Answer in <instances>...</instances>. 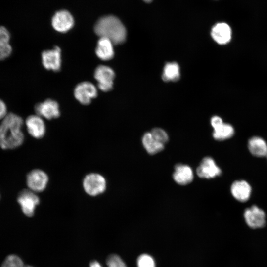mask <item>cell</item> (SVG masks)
I'll return each mask as SVG.
<instances>
[{"label":"cell","mask_w":267,"mask_h":267,"mask_svg":"<svg viewBox=\"0 0 267 267\" xmlns=\"http://www.w3.org/2000/svg\"><path fill=\"white\" fill-rule=\"evenodd\" d=\"M23 120L20 116L9 112L0 123V147L13 149L20 146L24 141L22 131Z\"/></svg>","instance_id":"6da1fadb"},{"label":"cell","mask_w":267,"mask_h":267,"mask_svg":"<svg viewBox=\"0 0 267 267\" xmlns=\"http://www.w3.org/2000/svg\"><path fill=\"white\" fill-rule=\"evenodd\" d=\"M94 31L100 37H105L115 44L123 43L126 38V30L116 17L110 15L100 18L94 26Z\"/></svg>","instance_id":"7a4b0ae2"},{"label":"cell","mask_w":267,"mask_h":267,"mask_svg":"<svg viewBox=\"0 0 267 267\" xmlns=\"http://www.w3.org/2000/svg\"><path fill=\"white\" fill-rule=\"evenodd\" d=\"M106 185L105 178L95 173L88 174L83 181V187L85 192L91 196L103 193L106 190Z\"/></svg>","instance_id":"3957f363"},{"label":"cell","mask_w":267,"mask_h":267,"mask_svg":"<svg viewBox=\"0 0 267 267\" xmlns=\"http://www.w3.org/2000/svg\"><path fill=\"white\" fill-rule=\"evenodd\" d=\"M17 201L23 213L28 217H32L34 215L36 208L39 204L40 200L36 193L26 189L19 193Z\"/></svg>","instance_id":"277c9868"},{"label":"cell","mask_w":267,"mask_h":267,"mask_svg":"<svg viewBox=\"0 0 267 267\" xmlns=\"http://www.w3.org/2000/svg\"><path fill=\"white\" fill-rule=\"evenodd\" d=\"M94 77L101 90L106 92L112 89L115 73L111 68L106 65H99L95 70Z\"/></svg>","instance_id":"5b68a950"},{"label":"cell","mask_w":267,"mask_h":267,"mask_svg":"<svg viewBox=\"0 0 267 267\" xmlns=\"http://www.w3.org/2000/svg\"><path fill=\"white\" fill-rule=\"evenodd\" d=\"M49 180L46 173L40 169H34L26 176V184L28 189L37 193L44 191Z\"/></svg>","instance_id":"8992f818"},{"label":"cell","mask_w":267,"mask_h":267,"mask_svg":"<svg viewBox=\"0 0 267 267\" xmlns=\"http://www.w3.org/2000/svg\"><path fill=\"white\" fill-rule=\"evenodd\" d=\"M74 94L76 99L83 105L89 104L91 100L97 95V89L91 82L85 81L75 87Z\"/></svg>","instance_id":"52a82bcc"},{"label":"cell","mask_w":267,"mask_h":267,"mask_svg":"<svg viewBox=\"0 0 267 267\" xmlns=\"http://www.w3.org/2000/svg\"><path fill=\"white\" fill-rule=\"evenodd\" d=\"M247 224L251 228L264 227L266 224V215L264 211L256 205L247 208L244 213Z\"/></svg>","instance_id":"ba28073f"},{"label":"cell","mask_w":267,"mask_h":267,"mask_svg":"<svg viewBox=\"0 0 267 267\" xmlns=\"http://www.w3.org/2000/svg\"><path fill=\"white\" fill-rule=\"evenodd\" d=\"M42 64L47 70L58 71L61 65V50L56 46L51 50L44 51L42 53Z\"/></svg>","instance_id":"9c48e42d"},{"label":"cell","mask_w":267,"mask_h":267,"mask_svg":"<svg viewBox=\"0 0 267 267\" xmlns=\"http://www.w3.org/2000/svg\"><path fill=\"white\" fill-rule=\"evenodd\" d=\"M36 114L50 120L58 117L60 111L58 103L52 99H47L43 102L37 104L34 107Z\"/></svg>","instance_id":"30bf717a"},{"label":"cell","mask_w":267,"mask_h":267,"mask_svg":"<svg viewBox=\"0 0 267 267\" xmlns=\"http://www.w3.org/2000/svg\"><path fill=\"white\" fill-rule=\"evenodd\" d=\"M25 124L28 133L34 138L40 139L44 135L46 128L42 117L37 114L30 115L26 118Z\"/></svg>","instance_id":"8fae6325"},{"label":"cell","mask_w":267,"mask_h":267,"mask_svg":"<svg viewBox=\"0 0 267 267\" xmlns=\"http://www.w3.org/2000/svg\"><path fill=\"white\" fill-rule=\"evenodd\" d=\"M52 25L58 32L65 33L73 26L74 21L72 15L67 10L57 12L52 19Z\"/></svg>","instance_id":"7c38bea8"},{"label":"cell","mask_w":267,"mask_h":267,"mask_svg":"<svg viewBox=\"0 0 267 267\" xmlns=\"http://www.w3.org/2000/svg\"><path fill=\"white\" fill-rule=\"evenodd\" d=\"M197 175L202 178H211L221 175L222 171L215 161L210 157H205L197 168Z\"/></svg>","instance_id":"4fadbf2b"},{"label":"cell","mask_w":267,"mask_h":267,"mask_svg":"<svg viewBox=\"0 0 267 267\" xmlns=\"http://www.w3.org/2000/svg\"><path fill=\"white\" fill-rule=\"evenodd\" d=\"M211 36L214 40L220 44H225L231 39L232 31L230 26L225 23H218L215 25L211 30Z\"/></svg>","instance_id":"5bb4252c"},{"label":"cell","mask_w":267,"mask_h":267,"mask_svg":"<svg viewBox=\"0 0 267 267\" xmlns=\"http://www.w3.org/2000/svg\"><path fill=\"white\" fill-rule=\"evenodd\" d=\"M252 188L246 181L237 180L231 186V192L235 199L240 202L247 201L251 194Z\"/></svg>","instance_id":"9a60e30c"},{"label":"cell","mask_w":267,"mask_h":267,"mask_svg":"<svg viewBox=\"0 0 267 267\" xmlns=\"http://www.w3.org/2000/svg\"><path fill=\"white\" fill-rule=\"evenodd\" d=\"M113 44L109 39L105 37H100L95 49L97 56L103 61L111 59L114 55Z\"/></svg>","instance_id":"2e32d148"},{"label":"cell","mask_w":267,"mask_h":267,"mask_svg":"<svg viewBox=\"0 0 267 267\" xmlns=\"http://www.w3.org/2000/svg\"><path fill=\"white\" fill-rule=\"evenodd\" d=\"M173 178L178 184L186 185L192 181L193 173L191 168L188 165L178 164L175 167Z\"/></svg>","instance_id":"e0dca14e"},{"label":"cell","mask_w":267,"mask_h":267,"mask_svg":"<svg viewBox=\"0 0 267 267\" xmlns=\"http://www.w3.org/2000/svg\"><path fill=\"white\" fill-rule=\"evenodd\" d=\"M248 148L250 152L255 156L264 157L267 155V143L259 136L251 137L248 140Z\"/></svg>","instance_id":"ac0fdd59"},{"label":"cell","mask_w":267,"mask_h":267,"mask_svg":"<svg viewBox=\"0 0 267 267\" xmlns=\"http://www.w3.org/2000/svg\"><path fill=\"white\" fill-rule=\"evenodd\" d=\"M142 142L145 150L150 154H156L164 148V145L155 139L150 132L143 135Z\"/></svg>","instance_id":"d6986e66"},{"label":"cell","mask_w":267,"mask_h":267,"mask_svg":"<svg viewBox=\"0 0 267 267\" xmlns=\"http://www.w3.org/2000/svg\"><path fill=\"white\" fill-rule=\"evenodd\" d=\"M234 133L232 126L223 123L218 127L214 129L213 137L218 140H224L231 137Z\"/></svg>","instance_id":"ffe728a7"},{"label":"cell","mask_w":267,"mask_h":267,"mask_svg":"<svg viewBox=\"0 0 267 267\" xmlns=\"http://www.w3.org/2000/svg\"><path fill=\"white\" fill-rule=\"evenodd\" d=\"M180 78V69L176 62L167 63L164 68L162 79L164 81H177Z\"/></svg>","instance_id":"44dd1931"},{"label":"cell","mask_w":267,"mask_h":267,"mask_svg":"<svg viewBox=\"0 0 267 267\" xmlns=\"http://www.w3.org/2000/svg\"><path fill=\"white\" fill-rule=\"evenodd\" d=\"M10 37L0 34V60H3L10 56L12 47L10 44Z\"/></svg>","instance_id":"7402d4cb"},{"label":"cell","mask_w":267,"mask_h":267,"mask_svg":"<svg viewBox=\"0 0 267 267\" xmlns=\"http://www.w3.org/2000/svg\"><path fill=\"white\" fill-rule=\"evenodd\" d=\"M1 267H34L25 265L22 259L15 255L8 256L2 263Z\"/></svg>","instance_id":"603a6c76"},{"label":"cell","mask_w":267,"mask_h":267,"mask_svg":"<svg viewBox=\"0 0 267 267\" xmlns=\"http://www.w3.org/2000/svg\"><path fill=\"white\" fill-rule=\"evenodd\" d=\"M137 265L138 267H155L153 258L146 254H141L138 257Z\"/></svg>","instance_id":"cb8c5ba5"},{"label":"cell","mask_w":267,"mask_h":267,"mask_svg":"<svg viewBox=\"0 0 267 267\" xmlns=\"http://www.w3.org/2000/svg\"><path fill=\"white\" fill-rule=\"evenodd\" d=\"M150 133L155 139L164 145L168 141L169 137L167 134L161 128H154Z\"/></svg>","instance_id":"d4e9b609"},{"label":"cell","mask_w":267,"mask_h":267,"mask_svg":"<svg viewBox=\"0 0 267 267\" xmlns=\"http://www.w3.org/2000/svg\"><path fill=\"white\" fill-rule=\"evenodd\" d=\"M106 264L108 267H127L121 257L116 254H112L108 257Z\"/></svg>","instance_id":"484cf974"},{"label":"cell","mask_w":267,"mask_h":267,"mask_svg":"<svg viewBox=\"0 0 267 267\" xmlns=\"http://www.w3.org/2000/svg\"><path fill=\"white\" fill-rule=\"evenodd\" d=\"M8 113L5 103L0 98V120H2Z\"/></svg>","instance_id":"4316f807"},{"label":"cell","mask_w":267,"mask_h":267,"mask_svg":"<svg viewBox=\"0 0 267 267\" xmlns=\"http://www.w3.org/2000/svg\"><path fill=\"white\" fill-rule=\"evenodd\" d=\"M223 123L222 118L217 116L213 117L211 120V124L214 129L218 127Z\"/></svg>","instance_id":"83f0119b"},{"label":"cell","mask_w":267,"mask_h":267,"mask_svg":"<svg viewBox=\"0 0 267 267\" xmlns=\"http://www.w3.org/2000/svg\"><path fill=\"white\" fill-rule=\"evenodd\" d=\"M89 267H102L101 265L97 261H93L90 263Z\"/></svg>","instance_id":"f1b7e54d"},{"label":"cell","mask_w":267,"mask_h":267,"mask_svg":"<svg viewBox=\"0 0 267 267\" xmlns=\"http://www.w3.org/2000/svg\"><path fill=\"white\" fill-rule=\"evenodd\" d=\"M143 0L145 1V2H149L151 1L152 0Z\"/></svg>","instance_id":"f546056e"},{"label":"cell","mask_w":267,"mask_h":267,"mask_svg":"<svg viewBox=\"0 0 267 267\" xmlns=\"http://www.w3.org/2000/svg\"><path fill=\"white\" fill-rule=\"evenodd\" d=\"M266 157H267V155Z\"/></svg>","instance_id":"4dcf8cb0"},{"label":"cell","mask_w":267,"mask_h":267,"mask_svg":"<svg viewBox=\"0 0 267 267\" xmlns=\"http://www.w3.org/2000/svg\"></svg>","instance_id":"1f68e13d"}]
</instances>
